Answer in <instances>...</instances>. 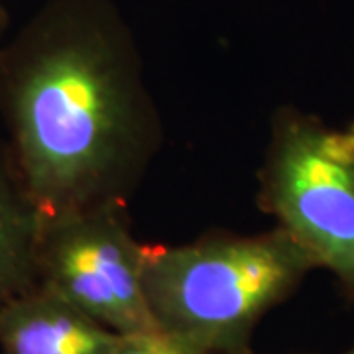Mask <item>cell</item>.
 <instances>
[{
	"mask_svg": "<svg viewBox=\"0 0 354 354\" xmlns=\"http://www.w3.org/2000/svg\"><path fill=\"white\" fill-rule=\"evenodd\" d=\"M246 354H254V353H252V351H250V353H246Z\"/></svg>",
	"mask_w": 354,
	"mask_h": 354,
	"instance_id": "10",
	"label": "cell"
},
{
	"mask_svg": "<svg viewBox=\"0 0 354 354\" xmlns=\"http://www.w3.org/2000/svg\"><path fill=\"white\" fill-rule=\"evenodd\" d=\"M317 270L283 228L146 246L144 290L158 329L203 354H246L256 327Z\"/></svg>",
	"mask_w": 354,
	"mask_h": 354,
	"instance_id": "2",
	"label": "cell"
},
{
	"mask_svg": "<svg viewBox=\"0 0 354 354\" xmlns=\"http://www.w3.org/2000/svg\"><path fill=\"white\" fill-rule=\"evenodd\" d=\"M6 26H8V12H6V8H4V4L0 0V44H2L4 32H6Z\"/></svg>",
	"mask_w": 354,
	"mask_h": 354,
	"instance_id": "8",
	"label": "cell"
},
{
	"mask_svg": "<svg viewBox=\"0 0 354 354\" xmlns=\"http://www.w3.org/2000/svg\"><path fill=\"white\" fill-rule=\"evenodd\" d=\"M122 337L41 283L0 307V354H111Z\"/></svg>",
	"mask_w": 354,
	"mask_h": 354,
	"instance_id": "5",
	"label": "cell"
},
{
	"mask_svg": "<svg viewBox=\"0 0 354 354\" xmlns=\"http://www.w3.org/2000/svg\"><path fill=\"white\" fill-rule=\"evenodd\" d=\"M44 216L28 197L6 144L0 142V307L38 286Z\"/></svg>",
	"mask_w": 354,
	"mask_h": 354,
	"instance_id": "6",
	"label": "cell"
},
{
	"mask_svg": "<svg viewBox=\"0 0 354 354\" xmlns=\"http://www.w3.org/2000/svg\"><path fill=\"white\" fill-rule=\"evenodd\" d=\"M258 181L262 211L354 297V122L279 109Z\"/></svg>",
	"mask_w": 354,
	"mask_h": 354,
	"instance_id": "3",
	"label": "cell"
},
{
	"mask_svg": "<svg viewBox=\"0 0 354 354\" xmlns=\"http://www.w3.org/2000/svg\"><path fill=\"white\" fill-rule=\"evenodd\" d=\"M111 354H203L164 330L124 335Z\"/></svg>",
	"mask_w": 354,
	"mask_h": 354,
	"instance_id": "7",
	"label": "cell"
},
{
	"mask_svg": "<svg viewBox=\"0 0 354 354\" xmlns=\"http://www.w3.org/2000/svg\"><path fill=\"white\" fill-rule=\"evenodd\" d=\"M144 250L122 203L48 216L39 234V283L118 335L160 330L144 290Z\"/></svg>",
	"mask_w": 354,
	"mask_h": 354,
	"instance_id": "4",
	"label": "cell"
},
{
	"mask_svg": "<svg viewBox=\"0 0 354 354\" xmlns=\"http://www.w3.org/2000/svg\"><path fill=\"white\" fill-rule=\"evenodd\" d=\"M0 118L44 218L128 205L164 142L136 39L111 0H50L0 44Z\"/></svg>",
	"mask_w": 354,
	"mask_h": 354,
	"instance_id": "1",
	"label": "cell"
},
{
	"mask_svg": "<svg viewBox=\"0 0 354 354\" xmlns=\"http://www.w3.org/2000/svg\"><path fill=\"white\" fill-rule=\"evenodd\" d=\"M342 354H354V344L348 348V351H346V353H342Z\"/></svg>",
	"mask_w": 354,
	"mask_h": 354,
	"instance_id": "9",
	"label": "cell"
}]
</instances>
